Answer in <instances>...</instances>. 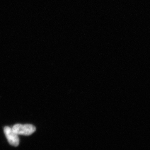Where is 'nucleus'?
Wrapping results in <instances>:
<instances>
[{"instance_id":"1","label":"nucleus","mask_w":150,"mask_h":150,"mask_svg":"<svg viewBox=\"0 0 150 150\" xmlns=\"http://www.w3.org/2000/svg\"><path fill=\"white\" fill-rule=\"evenodd\" d=\"M13 130L18 135L30 136L36 131V128L31 124H17L12 127Z\"/></svg>"},{"instance_id":"2","label":"nucleus","mask_w":150,"mask_h":150,"mask_svg":"<svg viewBox=\"0 0 150 150\" xmlns=\"http://www.w3.org/2000/svg\"><path fill=\"white\" fill-rule=\"evenodd\" d=\"M4 132L9 144L13 146L17 147L19 144L18 136L9 126H5L4 128Z\"/></svg>"}]
</instances>
